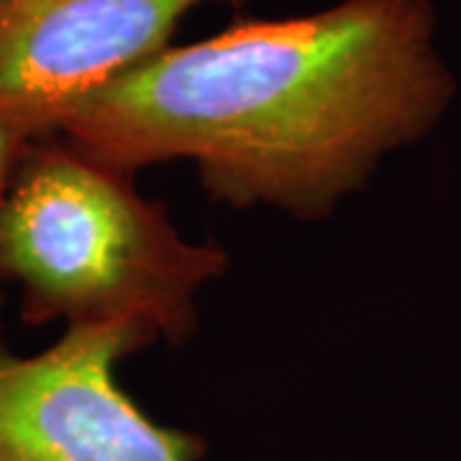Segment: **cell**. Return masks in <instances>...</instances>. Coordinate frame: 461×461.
<instances>
[{
  "label": "cell",
  "mask_w": 461,
  "mask_h": 461,
  "mask_svg": "<svg viewBox=\"0 0 461 461\" xmlns=\"http://www.w3.org/2000/svg\"><path fill=\"white\" fill-rule=\"evenodd\" d=\"M456 93L433 0H339L172 44L51 133L129 175L190 162L215 203L318 223L429 139Z\"/></svg>",
  "instance_id": "obj_1"
},
{
  "label": "cell",
  "mask_w": 461,
  "mask_h": 461,
  "mask_svg": "<svg viewBox=\"0 0 461 461\" xmlns=\"http://www.w3.org/2000/svg\"><path fill=\"white\" fill-rule=\"evenodd\" d=\"M215 241L182 236L136 175L67 139H33L0 213V285L32 326L136 323L169 346L198 330V295L229 272Z\"/></svg>",
  "instance_id": "obj_2"
},
{
  "label": "cell",
  "mask_w": 461,
  "mask_h": 461,
  "mask_svg": "<svg viewBox=\"0 0 461 461\" xmlns=\"http://www.w3.org/2000/svg\"><path fill=\"white\" fill-rule=\"evenodd\" d=\"M157 344L136 323L69 326L36 354L0 346V461H200L198 433L157 423L115 377Z\"/></svg>",
  "instance_id": "obj_3"
},
{
  "label": "cell",
  "mask_w": 461,
  "mask_h": 461,
  "mask_svg": "<svg viewBox=\"0 0 461 461\" xmlns=\"http://www.w3.org/2000/svg\"><path fill=\"white\" fill-rule=\"evenodd\" d=\"M247 0H0V118L47 136L154 54L200 5Z\"/></svg>",
  "instance_id": "obj_4"
},
{
  "label": "cell",
  "mask_w": 461,
  "mask_h": 461,
  "mask_svg": "<svg viewBox=\"0 0 461 461\" xmlns=\"http://www.w3.org/2000/svg\"><path fill=\"white\" fill-rule=\"evenodd\" d=\"M33 139H39V136L0 118V213H3L5 198L11 193V185L16 180L18 167L23 162Z\"/></svg>",
  "instance_id": "obj_5"
},
{
  "label": "cell",
  "mask_w": 461,
  "mask_h": 461,
  "mask_svg": "<svg viewBox=\"0 0 461 461\" xmlns=\"http://www.w3.org/2000/svg\"><path fill=\"white\" fill-rule=\"evenodd\" d=\"M0 287H3V285H0ZM0 305H3V293H0Z\"/></svg>",
  "instance_id": "obj_6"
}]
</instances>
